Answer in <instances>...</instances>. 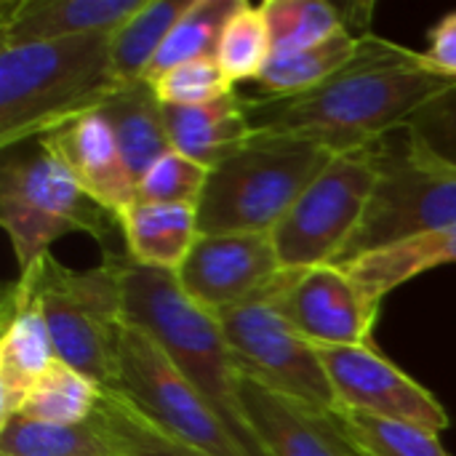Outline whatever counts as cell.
<instances>
[{
	"instance_id": "1",
	"label": "cell",
	"mask_w": 456,
	"mask_h": 456,
	"mask_svg": "<svg viewBox=\"0 0 456 456\" xmlns=\"http://www.w3.org/2000/svg\"><path fill=\"white\" fill-rule=\"evenodd\" d=\"M456 94V77L425 53L366 35L361 53L323 86L297 96H243L254 136H291L331 152L363 150L406 128L419 112Z\"/></svg>"
},
{
	"instance_id": "2",
	"label": "cell",
	"mask_w": 456,
	"mask_h": 456,
	"mask_svg": "<svg viewBox=\"0 0 456 456\" xmlns=\"http://www.w3.org/2000/svg\"><path fill=\"white\" fill-rule=\"evenodd\" d=\"M126 321L150 334L184 379L222 417L246 456H267L240 409V374L230 355L216 315L198 307L176 281V273L152 270L115 254Z\"/></svg>"
},
{
	"instance_id": "3",
	"label": "cell",
	"mask_w": 456,
	"mask_h": 456,
	"mask_svg": "<svg viewBox=\"0 0 456 456\" xmlns=\"http://www.w3.org/2000/svg\"><path fill=\"white\" fill-rule=\"evenodd\" d=\"M110 35L0 48L3 152L99 110L120 88L110 59Z\"/></svg>"
},
{
	"instance_id": "4",
	"label": "cell",
	"mask_w": 456,
	"mask_h": 456,
	"mask_svg": "<svg viewBox=\"0 0 456 456\" xmlns=\"http://www.w3.org/2000/svg\"><path fill=\"white\" fill-rule=\"evenodd\" d=\"M337 158L329 147L291 136H254L208 171L198 203V232H273L310 182Z\"/></svg>"
},
{
	"instance_id": "5",
	"label": "cell",
	"mask_w": 456,
	"mask_h": 456,
	"mask_svg": "<svg viewBox=\"0 0 456 456\" xmlns=\"http://www.w3.org/2000/svg\"><path fill=\"white\" fill-rule=\"evenodd\" d=\"M19 278L29 281L43 307L56 361L91 377L104 390L115 387L120 334L126 329L123 289L115 254L96 267L72 270L45 254Z\"/></svg>"
},
{
	"instance_id": "6",
	"label": "cell",
	"mask_w": 456,
	"mask_h": 456,
	"mask_svg": "<svg viewBox=\"0 0 456 456\" xmlns=\"http://www.w3.org/2000/svg\"><path fill=\"white\" fill-rule=\"evenodd\" d=\"M112 222L120 224L83 192L40 139L32 150H5L0 168V224L13 246L19 273H27L51 254V246L64 235L86 232L104 240Z\"/></svg>"
},
{
	"instance_id": "7",
	"label": "cell",
	"mask_w": 456,
	"mask_h": 456,
	"mask_svg": "<svg viewBox=\"0 0 456 456\" xmlns=\"http://www.w3.org/2000/svg\"><path fill=\"white\" fill-rule=\"evenodd\" d=\"M390 136L382 142V171L374 198L337 265L456 227V166L436 158L409 128H401L398 144Z\"/></svg>"
},
{
	"instance_id": "8",
	"label": "cell",
	"mask_w": 456,
	"mask_h": 456,
	"mask_svg": "<svg viewBox=\"0 0 456 456\" xmlns=\"http://www.w3.org/2000/svg\"><path fill=\"white\" fill-rule=\"evenodd\" d=\"M379 171L382 142L339 152L270 232L281 265L286 270L337 265L366 216Z\"/></svg>"
},
{
	"instance_id": "9",
	"label": "cell",
	"mask_w": 456,
	"mask_h": 456,
	"mask_svg": "<svg viewBox=\"0 0 456 456\" xmlns=\"http://www.w3.org/2000/svg\"><path fill=\"white\" fill-rule=\"evenodd\" d=\"M147 422L206 456H246L222 417L184 379L163 347L126 321L115 387Z\"/></svg>"
},
{
	"instance_id": "10",
	"label": "cell",
	"mask_w": 456,
	"mask_h": 456,
	"mask_svg": "<svg viewBox=\"0 0 456 456\" xmlns=\"http://www.w3.org/2000/svg\"><path fill=\"white\" fill-rule=\"evenodd\" d=\"M240 377L321 411H339L321 353L270 302L214 313Z\"/></svg>"
},
{
	"instance_id": "11",
	"label": "cell",
	"mask_w": 456,
	"mask_h": 456,
	"mask_svg": "<svg viewBox=\"0 0 456 456\" xmlns=\"http://www.w3.org/2000/svg\"><path fill=\"white\" fill-rule=\"evenodd\" d=\"M283 270L270 232H224L198 235L176 281L198 307L214 315L248 302H270Z\"/></svg>"
},
{
	"instance_id": "12",
	"label": "cell",
	"mask_w": 456,
	"mask_h": 456,
	"mask_svg": "<svg viewBox=\"0 0 456 456\" xmlns=\"http://www.w3.org/2000/svg\"><path fill=\"white\" fill-rule=\"evenodd\" d=\"M318 353L339 409L417 425L438 436L449 428V414L441 401L379 355L374 345L318 347Z\"/></svg>"
},
{
	"instance_id": "13",
	"label": "cell",
	"mask_w": 456,
	"mask_h": 456,
	"mask_svg": "<svg viewBox=\"0 0 456 456\" xmlns=\"http://www.w3.org/2000/svg\"><path fill=\"white\" fill-rule=\"evenodd\" d=\"M270 305L315 347L371 345L379 315L339 265L286 270Z\"/></svg>"
},
{
	"instance_id": "14",
	"label": "cell",
	"mask_w": 456,
	"mask_h": 456,
	"mask_svg": "<svg viewBox=\"0 0 456 456\" xmlns=\"http://www.w3.org/2000/svg\"><path fill=\"white\" fill-rule=\"evenodd\" d=\"M40 142L64 163L83 192L118 222L136 203V179L131 176L115 131L102 110L86 112L61 128L40 136Z\"/></svg>"
},
{
	"instance_id": "15",
	"label": "cell",
	"mask_w": 456,
	"mask_h": 456,
	"mask_svg": "<svg viewBox=\"0 0 456 456\" xmlns=\"http://www.w3.org/2000/svg\"><path fill=\"white\" fill-rule=\"evenodd\" d=\"M240 409L267 456H361L334 414L240 377Z\"/></svg>"
},
{
	"instance_id": "16",
	"label": "cell",
	"mask_w": 456,
	"mask_h": 456,
	"mask_svg": "<svg viewBox=\"0 0 456 456\" xmlns=\"http://www.w3.org/2000/svg\"><path fill=\"white\" fill-rule=\"evenodd\" d=\"M56 361L53 339L29 281L19 278L3 302L0 334V425L19 417L40 374Z\"/></svg>"
},
{
	"instance_id": "17",
	"label": "cell",
	"mask_w": 456,
	"mask_h": 456,
	"mask_svg": "<svg viewBox=\"0 0 456 456\" xmlns=\"http://www.w3.org/2000/svg\"><path fill=\"white\" fill-rule=\"evenodd\" d=\"M144 0H16L0 5V43H53L83 35H110Z\"/></svg>"
},
{
	"instance_id": "18",
	"label": "cell",
	"mask_w": 456,
	"mask_h": 456,
	"mask_svg": "<svg viewBox=\"0 0 456 456\" xmlns=\"http://www.w3.org/2000/svg\"><path fill=\"white\" fill-rule=\"evenodd\" d=\"M171 150L206 166L208 171L254 139L243 96L238 91L200 107L163 104Z\"/></svg>"
},
{
	"instance_id": "19",
	"label": "cell",
	"mask_w": 456,
	"mask_h": 456,
	"mask_svg": "<svg viewBox=\"0 0 456 456\" xmlns=\"http://www.w3.org/2000/svg\"><path fill=\"white\" fill-rule=\"evenodd\" d=\"M444 265H456V227L417 235L411 240L371 251L339 267L353 278L363 299L374 310H379L382 299L390 297L395 289Z\"/></svg>"
},
{
	"instance_id": "20",
	"label": "cell",
	"mask_w": 456,
	"mask_h": 456,
	"mask_svg": "<svg viewBox=\"0 0 456 456\" xmlns=\"http://www.w3.org/2000/svg\"><path fill=\"white\" fill-rule=\"evenodd\" d=\"M126 256L142 267L176 273L198 240V211L192 206L136 200L120 219Z\"/></svg>"
},
{
	"instance_id": "21",
	"label": "cell",
	"mask_w": 456,
	"mask_h": 456,
	"mask_svg": "<svg viewBox=\"0 0 456 456\" xmlns=\"http://www.w3.org/2000/svg\"><path fill=\"white\" fill-rule=\"evenodd\" d=\"M104 118L110 120L120 155L136 179L142 176L166 155L171 152V142L166 134V118H163V104L152 88V83H136L118 88L102 107Z\"/></svg>"
},
{
	"instance_id": "22",
	"label": "cell",
	"mask_w": 456,
	"mask_h": 456,
	"mask_svg": "<svg viewBox=\"0 0 456 456\" xmlns=\"http://www.w3.org/2000/svg\"><path fill=\"white\" fill-rule=\"evenodd\" d=\"M190 5L192 0H144V5L110 35L112 72L120 88L147 80L160 45Z\"/></svg>"
},
{
	"instance_id": "23",
	"label": "cell",
	"mask_w": 456,
	"mask_h": 456,
	"mask_svg": "<svg viewBox=\"0 0 456 456\" xmlns=\"http://www.w3.org/2000/svg\"><path fill=\"white\" fill-rule=\"evenodd\" d=\"M366 35L369 32L355 35L345 27L342 32H337L334 37H329L313 48L273 56L254 83L259 86L262 96L307 94V91L323 86L326 80H331L334 75H339L361 53Z\"/></svg>"
},
{
	"instance_id": "24",
	"label": "cell",
	"mask_w": 456,
	"mask_h": 456,
	"mask_svg": "<svg viewBox=\"0 0 456 456\" xmlns=\"http://www.w3.org/2000/svg\"><path fill=\"white\" fill-rule=\"evenodd\" d=\"M0 456H123V452L96 417L80 425L13 417L0 425Z\"/></svg>"
},
{
	"instance_id": "25",
	"label": "cell",
	"mask_w": 456,
	"mask_h": 456,
	"mask_svg": "<svg viewBox=\"0 0 456 456\" xmlns=\"http://www.w3.org/2000/svg\"><path fill=\"white\" fill-rule=\"evenodd\" d=\"M102 393L104 387L96 385L91 377L61 361H53L51 369L40 374L32 385L19 417L53 425H80L96 414Z\"/></svg>"
},
{
	"instance_id": "26",
	"label": "cell",
	"mask_w": 456,
	"mask_h": 456,
	"mask_svg": "<svg viewBox=\"0 0 456 456\" xmlns=\"http://www.w3.org/2000/svg\"><path fill=\"white\" fill-rule=\"evenodd\" d=\"M240 0H192L187 13L176 21V27L168 32L166 43L160 45L147 83H155L160 75L168 69L195 61V59H208L216 56L222 32L235 13Z\"/></svg>"
},
{
	"instance_id": "27",
	"label": "cell",
	"mask_w": 456,
	"mask_h": 456,
	"mask_svg": "<svg viewBox=\"0 0 456 456\" xmlns=\"http://www.w3.org/2000/svg\"><path fill=\"white\" fill-rule=\"evenodd\" d=\"M262 13L273 56L313 48L347 27L339 8L323 0H267L262 3Z\"/></svg>"
},
{
	"instance_id": "28",
	"label": "cell",
	"mask_w": 456,
	"mask_h": 456,
	"mask_svg": "<svg viewBox=\"0 0 456 456\" xmlns=\"http://www.w3.org/2000/svg\"><path fill=\"white\" fill-rule=\"evenodd\" d=\"M334 419L361 456H449L438 433L417 425L339 409Z\"/></svg>"
},
{
	"instance_id": "29",
	"label": "cell",
	"mask_w": 456,
	"mask_h": 456,
	"mask_svg": "<svg viewBox=\"0 0 456 456\" xmlns=\"http://www.w3.org/2000/svg\"><path fill=\"white\" fill-rule=\"evenodd\" d=\"M270 56H273V45H270V32L265 24L262 5L240 0L222 32L216 61L222 64V69L235 86V83L256 80L267 67Z\"/></svg>"
},
{
	"instance_id": "30",
	"label": "cell",
	"mask_w": 456,
	"mask_h": 456,
	"mask_svg": "<svg viewBox=\"0 0 456 456\" xmlns=\"http://www.w3.org/2000/svg\"><path fill=\"white\" fill-rule=\"evenodd\" d=\"M94 417L118 441L123 456H206L184 446V444H179L176 438H171L168 433H163L152 422H147L115 390L102 393V401H99V409Z\"/></svg>"
},
{
	"instance_id": "31",
	"label": "cell",
	"mask_w": 456,
	"mask_h": 456,
	"mask_svg": "<svg viewBox=\"0 0 456 456\" xmlns=\"http://www.w3.org/2000/svg\"><path fill=\"white\" fill-rule=\"evenodd\" d=\"M152 88L160 104H171V107H200L224 99L227 94L235 91L232 80L227 77L216 56L179 64L166 75H160L152 83Z\"/></svg>"
},
{
	"instance_id": "32",
	"label": "cell",
	"mask_w": 456,
	"mask_h": 456,
	"mask_svg": "<svg viewBox=\"0 0 456 456\" xmlns=\"http://www.w3.org/2000/svg\"><path fill=\"white\" fill-rule=\"evenodd\" d=\"M208 182V168L179 155L166 152L139 182L136 200L144 203H168V206H192L198 208L200 195Z\"/></svg>"
},
{
	"instance_id": "33",
	"label": "cell",
	"mask_w": 456,
	"mask_h": 456,
	"mask_svg": "<svg viewBox=\"0 0 456 456\" xmlns=\"http://www.w3.org/2000/svg\"><path fill=\"white\" fill-rule=\"evenodd\" d=\"M406 128L436 158L456 166V94L419 112Z\"/></svg>"
},
{
	"instance_id": "34",
	"label": "cell",
	"mask_w": 456,
	"mask_h": 456,
	"mask_svg": "<svg viewBox=\"0 0 456 456\" xmlns=\"http://www.w3.org/2000/svg\"><path fill=\"white\" fill-rule=\"evenodd\" d=\"M425 61L449 77H456V11L446 13L430 32V48L425 51Z\"/></svg>"
}]
</instances>
